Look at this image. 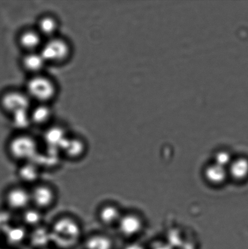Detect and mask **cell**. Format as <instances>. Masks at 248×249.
Masks as SVG:
<instances>
[{
	"mask_svg": "<svg viewBox=\"0 0 248 249\" xmlns=\"http://www.w3.org/2000/svg\"><path fill=\"white\" fill-rule=\"evenodd\" d=\"M50 227L52 246L58 249H72L82 239V224L71 215L58 217Z\"/></svg>",
	"mask_w": 248,
	"mask_h": 249,
	"instance_id": "1",
	"label": "cell"
},
{
	"mask_svg": "<svg viewBox=\"0 0 248 249\" xmlns=\"http://www.w3.org/2000/svg\"><path fill=\"white\" fill-rule=\"evenodd\" d=\"M40 151L38 141L29 134H17L7 144L10 157L19 164L34 160Z\"/></svg>",
	"mask_w": 248,
	"mask_h": 249,
	"instance_id": "2",
	"label": "cell"
},
{
	"mask_svg": "<svg viewBox=\"0 0 248 249\" xmlns=\"http://www.w3.org/2000/svg\"><path fill=\"white\" fill-rule=\"evenodd\" d=\"M57 89L54 83L43 75H34L26 85V94L29 98L35 100L39 104H47L54 98Z\"/></svg>",
	"mask_w": 248,
	"mask_h": 249,
	"instance_id": "3",
	"label": "cell"
},
{
	"mask_svg": "<svg viewBox=\"0 0 248 249\" xmlns=\"http://www.w3.org/2000/svg\"><path fill=\"white\" fill-rule=\"evenodd\" d=\"M31 205L45 212L54 206L57 194L52 185L40 182L30 188Z\"/></svg>",
	"mask_w": 248,
	"mask_h": 249,
	"instance_id": "4",
	"label": "cell"
},
{
	"mask_svg": "<svg viewBox=\"0 0 248 249\" xmlns=\"http://www.w3.org/2000/svg\"><path fill=\"white\" fill-rule=\"evenodd\" d=\"M4 200L7 210L21 213L32 206L30 188L22 184L14 185L7 190Z\"/></svg>",
	"mask_w": 248,
	"mask_h": 249,
	"instance_id": "5",
	"label": "cell"
},
{
	"mask_svg": "<svg viewBox=\"0 0 248 249\" xmlns=\"http://www.w3.org/2000/svg\"><path fill=\"white\" fill-rule=\"evenodd\" d=\"M40 53L46 63H60L69 57L70 48L66 41L53 36L43 43Z\"/></svg>",
	"mask_w": 248,
	"mask_h": 249,
	"instance_id": "6",
	"label": "cell"
},
{
	"mask_svg": "<svg viewBox=\"0 0 248 249\" xmlns=\"http://www.w3.org/2000/svg\"><path fill=\"white\" fill-rule=\"evenodd\" d=\"M144 226L142 216L135 213H123L116 226L120 235L126 238H134L139 235Z\"/></svg>",
	"mask_w": 248,
	"mask_h": 249,
	"instance_id": "7",
	"label": "cell"
},
{
	"mask_svg": "<svg viewBox=\"0 0 248 249\" xmlns=\"http://www.w3.org/2000/svg\"><path fill=\"white\" fill-rule=\"evenodd\" d=\"M1 105L5 110L14 114L18 112L29 111L31 99L26 92L12 91L2 96Z\"/></svg>",
	"mask_w": 248,
	"mask_h": 249,
	"instance_id": "8",
	"label": "cell"
},
{
	"mask_svg": "<svg viewBox=\"0 0 248 249\" xmlns=\"http://www.w3.org/2000/svg\"><path fill=\"white\" fill-rule=\"evenodd\" d=\"M87 151L86 142L76 136H69L60 149L63 157L72 161L81 160L86 155Z\"/></svg>",
	"mask_w": 248,
	"mask_h": 249,
	"instance_id": "9",
	"label": "cell"
},
{
	"mask_svg": "<svg viewBox=\"0 0 248 249\" xmlns=\"http://www.w3.org/2000/svg\"><path fill=\"white\" fill-rule=\"evenodd\" d=\"M42 170L33 161L20 163L17 169V174L22 185L28 187L40 182Z\"/></svg>",
	"mask_w": 248,
	"mask_h": 249,
	"instance_id": "10",
	"label": "cell"
},
{
	"mask_svg": "<svg viewBox=\"0 0 248 249\" xmlns=\"http://www.w3.org/2000/svg\"><path fill=\"white\" fill-rule=\"evenodd\" d=\"M27 243L33 249H43L52 246L50 227L43 224L29 230Z\"/></svg>",
	"mask_w": 248,
	"mask_h": 249,
	"instance_id": "11",
	"label": "cell"
},
{
	"mask_svg": "<svg viewBox=\"0 0 248 249\" xmlns=\"http://www.w3.org/2000/svg\"><path fill=\"white\" fill-rule=\"evenodd\" d=\"M123 213L117 205L112 202L101 205L97 211V218L99 223L106 227L117 225Z\"/></svg>",
	"mask_w": 248,
	"mask_h": 249,
	"instance_id": "12",
	"label": "cell"
},
{
	"mask_svg": "<svg viewBox=\"0 0 248 249\" xmlns=\"http://www.w3.org/2000/svg\"><path fill=\"white\" fill-rule=\"evenodd\" d=\"M29 229L21 223H13L4 231L5 240L8 247L16 249L27 243Z\"/></svg>",
	"mask_w": 248,
	"mask_h": 249,
	"instance_id": "13",
	"label": "cell"
},
{
	"mask_svg": "<svg viewBox=\"0 0 248 249\" xmlns=\"http://www.w3.org/2000/svg\"><path fill=\"white\" fill-rule=\"evenodd\" d=\"M203 177L209 184L215 187L223 185L229 179L227 168L213 162L205 166L203 170Z\"/></svg>",
	"mask_w": 248,
	"mask_h": 249,
	"instance_id": "14",
	"label": "cell"
},
{
	"mask_svg": "<svg viewBox=\"0 0 248 249\" xmlns=\"http://www.w3.org/2000/svg\"><path fill=\"white\" fill-rule=\"evenodd\" d=\"M69 137L62 127L54 126L48 128L43 135V142L46 148L59 150Z\"/></svg>",
	"mask_w": 248,
	"mask_h": 249,
	"instance_id": "15",
	"label": "cell"
},
{
	"mask_svg": "<svg viewBox=\"0 0 248 249\" xmlns=\"http://www.w3.org/2000/svg\"><path fill=\"white\" fill-rule=\"evenodd\" d=\"M84 249H114V242L110 236L103 233H94L85 239Z\"/></svg>",
	"mask_w": 248,
	"mask_h": 249,
	"instance_id": "16",
	"label": "cell"
},
{
	"mask_svg": "<svg viewBox=\"0 0 248 249\" xmlns=\"http://www.w3.org/2000/svg\"><path fill=\"white\" fill-rule=\"evenodd\" d=\"M21 214V224L30 230L44 224V212L31 206L22 212Z\"/></svg>",
	"mask_w": 248,
	"mask_h": 249,
	"instance_id": "17",
	"label": "cell"
},
{
	"mask_svg": "<svg viewBox=\"0 0 248 249\" xmlns=\"http://www.w3.org/2000/svg\"><path fill=\"white\" fill-rule=\"evenodd\" d=\"M42 36L37 30L24 31L19 36V44L28 53L35 52L42 46Z\"/></svg>",
	"mask_w": 248,
	"mask_h": 249,
	"instance_id": "18",
	"label": "cell"
},
{
	"mask_svg": "<svg viewBox=\"0 0 248 249\" xmlns=\"http://www.w3.org/2000/svg\"><path fill=\"white\" fill-rule=\"evenodd\" d=\"M22 63L25 70L34 75H37L40 74L46 62L40 52L35 51L27 53L22 60Z\"/></svg>",
	"mask_w": 248,
	"mask_h": 249,
	"instance_id": "19",
	"label": "cell"
},
{
	"mask_svg": "<svg viewBox=\"0 0 248 249\" xmlns=\"http://www.w3.org/2000/svg\"><path fill=\"white\" fill-rule=\"evenodd\" d=\"M229 178L243 180L248 177V160L246 158L233 159L227 168Z\"/></svg>",
	"mask_w": 248,
	"mask_h": 249,
	"instance_id": "20",
	"label": "cell"
},
{
	"mask_svg": "<svg viewBox=\"0 0 248 249\" xmlns=\"http://www.w3.org/2000/svg\"><path fill=\"white\" fill-rule=\"evenodd\" d=\"M52 110L47 104H39L30 112L32 123L40 125L47 124L52 118Z\"/></svg>",
	"mask_w": 248,
	"mask_h": 249,
	"instance_id": "21",
	"label": "cell"
},
{
	"mask_svg": "<svg viewBox=\"0 0 248 249\" xmlns=\"http://www.w3.org/2000/svg\"><path fill=\"white\" fill-rule=\"evenodd\" d=\"M58 29V23L51 16H45L39 19L37 31L41 36L52 38Z\"/></svg>",
	"mask_w": 248,
	"mask_h": 249,
	"instance_id": "22",
	"label": "cell"
},
{
	"mask_svg": "<svg viewBox=\"0 0 248 249\" xmlns=\"http://www.w3.org/2000/svg\"><path fill=\"white\" fill-rule=\"evenodd\" d=\"M12 115L14 126L17 128L25 129L32 123L29 111L18 112Z\"/></svg>",
	"mask_w": 248,
	"mask_h": 249,
	"instance_id": "23",
	"label": "cell"
},
{
	"mask_svg": "<svg viewBox=\"0 0 248 249\" xmlns=\"http://www.w3.org/2000/svg\"><path fill=\"white\" fill-rule=\"evenodd\" d=\"M232 160L231 154L229 151L219 150L215 151L214 155L213 162L223 167L228 168Z\"/></svg>",
	"mask_w": 248,
	"mask_h": 249,
	"instance_id": "24",
	"label": "cell"
},
{
	"mask_svg": "<svg viewBox=\"0 0 248 249\" xmlns=\"http://www.w3.org/2000/svg\"><path fill=\"white\" fill-rule=\"evenodd\" d=\"M12 212L9 210L0 212V231L2 233L12 224Z\"/></svg>",
	"mask_w": 248,
	"mask_h": 249,
	"instance_id": "25",
	"label": "cell"
},
{
	"mask_svg": "<svg viewBox=\"0 0 248 249\" xmlns=\"http://www.w3.org/2000/svg\"><path fill=\"white\" fill-rule=\"evenodd\" d=\"M123 249H146L143 245L140 243H131L126 245Z\"/></svg>",
	"mask_w": 248,
	"mask_h": 249,
	"instance_id": "26",
	"label": "cell"
},
{
	"mask_svg": "<svg viewBox=\"0 0 248 249\" xmlns=\"http://www.w3.org/2000/svg\"><path fill=\"white\" fill-rule=\"evenodd\" d=\"M43 249H58L53 247V246H50V247H48V248Z\"/></svg>",
	"mask_w": 248,
	"mask_h": 249,
	"instance_id": "27",
	"label": "cell"
},
{
	"mask_svg": "<svg viewBox=\"0 0 248 249\" xmlns=\"http://www.w3.org/2000/svg\"><path fill=\"white\" fill-rule=\"evenodd\" d=\"M0 249H12V248H9V247H7V248H0Z\"/></svg>",
	"mask_w": 248,
	"mask_h": 249,
	"instance_id": "28",
	"label": "cell"
}]
</instances>
